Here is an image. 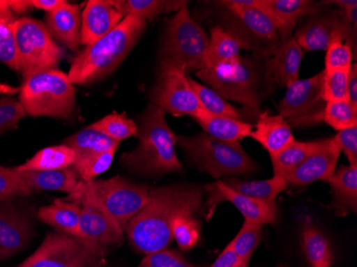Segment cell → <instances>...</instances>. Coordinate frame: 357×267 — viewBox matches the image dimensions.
<instances>
[{
    "instance_id": "6da1fadb",
    "label": "cell",
    "mask_w": 357,
    "mask_h": 267,
    "mask_svg": "<svg viewBox=\"0 0 357 267\" xmlns=\"http://www.w3.org/2000/svg\"><path fill=\"white\" fill-rule=\"evenodd\" d=\"M202 192L196 186L168 185L150 190V201L126 227L132 246L139 254L165 250L174 241L172 222L178 213L199 208Z\"/></svg>"
},
{
    "instance_id": "7a4b0ae2",
    "label": "cell",
    "mask_w": 357,
    "mask_h": 267,
    "mask_svg": "<svg viewBox=\"0 0 357 267\" xmlns=\"http://www.w3.org/2000/svg\"><path fill=\"white\" fill-rule=\"evenodd\" d=\"M147 26L137 16H124L119 25L90 46H86L72 62L69 76L72 84L90 85L114 73L128 57Z\"/></svg>"
},
{
    "instance_id": "3957f363",
    "label": "cell",
    "mask_w": 357,
    "mask_h": 267,
    "mask_svg": "<svg viewBox=\"0 0 357 267\" xmlns=\"http://www.w3.org/2000/svg\"><path fill=\"white\" fill-rule=\"evenodd\" d=\"M138 146L124 153L121 164L128 170L146 176H158L182 170L176 156V136L168 126L165 112L158 106H148L140 116Z\"/></svg>"
},
{
    "instance_id": "277c9868",
    "label": "cell",
    "mask_w": 357,
    "mask_h": 267,
    "mask_svg": "<svg viewBox=\"0 0 357 267\" xmlns=\"http://www.w3.org/2000/svg\"><path fill=\"white\" fill-rule=\"evenodd\" d=\"M20 102L27 116L70 119L75 112L76 96L68 74L43 70L24 78Z\"/></svg>"
},
{
    "instance_id": "5b68a950",
    "label": "cell",
    "mask_w": 357,
    "mask_h": 267,
    "mask_svg": "<svg viewBox=\"0 0 357 267\" xmlns=\"http://www.w3.org/2000/svg\"><path fill=\"white\" fill-rule=\"evenodd\" d=\"M208 37L188 13V8L170 20L160 46V68H172L188 75L206 69Z\"/></svg>"
},
{
    "instance_id": "8992f818",
    "label": "cell",
    "mask_w": 357,
    "mask_h": 267,
    "mask_svg": "<svg viewBox=\"0 0 357 267\" xmlns=\"http://www.w3.org/2000/svg\"><path fill=\"white\" fill-rule=\"evenodd\" d=\"M176 144L198 169L213 178L246 176L256 171V162L243 150L240 142H222L202 132L194 137H176Z\"/></svg>"
},
{
    "instance_id": "52a82bcc",
    "label": "cell",
    "mask_w": 357,
    "mask_h": 267,
    "mask_svg": "<svg viewBox=\"0 0 357 267\" xmlns=\"http://www.w3.org/2000/svg\"><path fill=\"white\" fill-rule=\"evenodd\" d=\"M196 76L226 100H232L250 109H258L261 104V68L252 58L241 56L227 66L200 70Z\"/></svg>"
},
{
    "instance_id": "ba28073f",
    "label": "cell",
    "mask_w": 357,
    "mask_h": 267,
    "mask_svg": "<svg viewBox=\"0 0 357 267\" xmlns=\"http://www.w3.org/2000/svg\"><path fill=\"white\" fill-rule=\"evenodd\" d=\"M14 42L16 72L24 78L43 70L56 69L64 56L63 49L54 41L45 24L39 20H17L14 28Z\"/></svg>"
},
{
    "instance_id": "9c48e42d",
    "label": "cell",
    "mask_w": 357,
    "mask_h": 267,
    "mask_svg": "<svg viewBox=\"0 0 357 267\" xmlns=\"http://www.w3.org/2000/svg\"><path fill=\"white\" fill-rule=\"evenodd\" d=\"M105 254L86 238L50 233L35 254L17 267H102Z\"/></svg>"
},
{
    "instance_id": "30bf717a",
    "label": "cell",
    "mask_w": 357,
    "mask_h": 267,
    "mask_svg": "<svg viewBox=\"0 0 357 267\" xmlns=\"http://www.w3.org/2000/svg\"><path fill=\"white\" fill-rule=\"evenodd\" d=\"M220 5L230 14L236 29H228L248 44L259 57L271 56L282 41L268 14L260 9V0H224Z\"/></svg>"
},
{
    "instance_id": "8fae6325",
    "label": "cell",
    "mask_w": 357,
    "mask_h": 267,
    "mask_svg": "<svg viewBox=\"0 0 357 267\" xmlns=\"http://www.w3.org/2000/svg\"><path fill=\"white\" fill-rule=\"evenodd\" d=\"M84 188L109 212L126 232L131 222L150 201V188L138 185L122 176L108 180H93L84 182Z\"/></svg>"
},
{
    "instance_id": "7c38bea8",
    "label": "cell",
    "mask_w": 357,
    "mask_h": 267,
    "mask_svg": "<svg viewBox=\"0 0 357 267\" xmlns=\"http://www.w3.org/2000/svg\"><path fill=\"white\" fill-rule=\"evenodd\" d=\"M80 206V229L83 238L107 252L108 247L123 242L124 231L117 220L78 181L75 190L64 199Z\"/></svg>"
},
{
    "instance_id": "4fadbf2b",
    "label": "cell",
    "mask_w": 357,
    "mask_h": 267,
    "mask_svg": "<svg viewBox=\"0 0 357 267\" xmlns=\"http://www.w3.org/2000/svg\"><path fill=\"white\" fill-rule=\"evenodd\" d=\"M323 72L307 78L298 79L287 87L284 98L278 105L280 116L294 128L312 125L322 121L326 102L322 96Z\"/></svg>"
},
{
    "instance_id": "5bb4252c",
    "label": "cell",
    "mask_w": 357,
    "mask_h": 267,
    "mask_svg": "<svg viewBox=\"0 0 357 267\" xmlns=\"http://www.w3.org/2000/svg\"><path fill=\"white\" fill-rule=\"evenodd\" d=\"M150 98L153 105L174 116L195 118L206 110L190 86L188 75L172 68H160Z\"/></svg>"
},
{
    "instance_id": "9a60e30c",
    "label": "cell",
    "mask_w": 357,
    "mask_h": 267,
    "mask_svg": "<svg viewBox=\"0 0 357 267\" xmlns=\"http://www.w3.org/2000/svg\"><path fill=\"white\" fill-rule=\"evenodd\" d=\"M356 26L349 23L340 11L320 12L308 16L296 33V40L303 51H326L335 40L352 45Z\"/></svg>"
},
{
    "instance_id": "2e32d148",
    "label": "cell",
    "mask_w": 357,
    "mask_h": 267,
    "mask_svg": "<svg viewBox=\"0 0 357 267\" xmlns=\"http://www.w3.org/2000/svg\"><path fill=\"white\" fill-rule=\"evenodd\" d=\"M204 190L208 196V216L214 212L218 204L228 201L240 211L246 222H254L262 227L266 224H275L278 222V210L276 204H268L240 194L225 185L222 181L204 186Z\"/></svg>"
},
{
    "instance_id": "e0dca14e",
    "label": "cell",
    "mask_w": 357,
    "mask_h": 267,
    "mask_svg": "<svg viewBox=\"0 0 357 267\" xmlns=\"http://www.w3.org/2000/svg\"><path fill=\"white\" fill-rule=\"evenodd\" d=\"M32 234L27 213L11 202H0V261L22 252L31 240Z\"/></svg>"
},
{
    "instance_id": "ac0fdd59",
    "label": "cell",
    "mask_w": 357,
    "mask_h": 267,
    "mask_svg": "<svg viewBox=\"0 0 357 267\" xmlns=\"http://www.w3.org/2000/svg\"><path fill=\"white\" fill-rule=\"evenodd\" d=\"M340 153L342 151L334 139H326L320 148L301 162L284 180L288 185L292 186H306L316 181H328L335 174Z\"/></svg>"
},
{
    "instance_id": "d6986e66",
    "label": "cell",
    "mask_w": 357,
    "mask_h": 267,
    "mask_svg": "<svg viewBox=\"0 0 357 267\" xmlns=\"http://www.w3.org/2000/svg\"><path fill=\"white\" fill-rule=\"evenodd\" d=\"M320 6L312 0H260V9L272 20L282 41L291 37L301 19L317 13Z\"/></svg>"
},
{
    "instance_id": "ffe728a7",
    "label": "cell",
    "mask_w": 357,
    "mask_h": 267,
    "mask_svg": "<svg viewBox=\"0 0 357 267\" xmlns=\"http://www.w3.org/2000/svg\"><path fill=\"white\" fill-rule=\"evenodd\" d=\"M123 19L108 0H90L82 12V44L92 45L115 29Z\"/></svg>"
},
{
    "instance_id": "44dd1931",
    "label": "cell",
    "mask_w": 357,
    "mask_h": 267,
    "mask_svg": "<svg viewBox=\"0 0 357 267\" xmlns=\"http://www.w3.org/2000/svg\"><path fill=\"white\" fill-rule=\"evenodd\" d=\"M46 28L52 38L76 52L82 44V10L66 1L55 11L46 13Z\"/></svg>"
},
{
    "instance_id": "7402d4cb",
    "label": "cell",
    "mask_w": 357,
    "mask_h": 267,
    "mask_svg": "<svg viewBox=\"0 0 357 267\" xmlns=\"http://www.w3.org/2000/svg\"><path fill=\"white\" fill-rule=\"evenodd\" d=\"M302 47L296 38L284 40L273 54L272 60L268 63V71L273 82L280 87L287 88L298 79L302 64Z\"/></svg>"
},
{
    "instance_id": "603a6c76",
    "label": "cell",
    "mask_w": 357,
    "mask_h": 267,
    "mask_svg": "<svg viewBox=\"0 0 357 267\" xmlns=\"http://www.w3.org/2000/svg\"><path fill=\"white\" fill-rule=\"evenodd\" d=\"M250 136L266 148L271 158L296 140L288 121L280 114L275 116L268 112L259 114L256 130Z\"/></svg>"
},
{
    "instance_id": "cb8c5ba5",
    "label": "cell",
    "mask_w": 357,
    "mask_h": 267,
    "mask_svg": "<svg viewBox=\"0 0 357 267\" xmlns=\"http://www.w3.org/2000/svg\"><path fill=\"white\" fill-rule=\"evenodd\" d=\"M210 33L206 53V69L234 63L241 57V49H250L245 42L220 26L212 28Z\"/></svg>"
},
{
    "instance_id": "d4e9b609",
    "label": "cell",
    "mask_w": 357,
    "mask_h": 267,
    "mask_svg": "<svg viewBox=\"0 0 357 267\" xmlns=\"http://www.w3.org/2000/svg\"><path fill=\"white\" fill-rule=\"evenodd\" d=\"M38 218L44 224L57 229L59 232L83 238L80 229V206L76 202L56 199L51 206L40 208Z\"/></svg>"
},
{
    "instance_id": "484cf974",
    "label": "cell",
    "mask_w": 357,
    "mask_h": 267,
    "mask_svg": "<svg viewBox=\"0 0 357 267\" xmlns=\"http://www.w3.org/2000/svg\"><path fill=\"white\" fill-rule=\"evenodd\" d=\"M333 192V206L338 216L357 211V166L339 168L328 178Z\"/></svg>"
},
{
    "instance_id": "4316f807",
    "label": "cell",
    "mask_w": 357,
    "mask_h": 267,
    "mask_svg": "<svg viewBox=\"0 0 357 267\" xmlns=\"http://www.w3.org/2000/svg\"><path fill=\"white\" fill-rule=\"evenodd\" d=\"M32 194L36 192H62L71 194L78 183L73 167L50 171H17Z\"/></svg>"
},
{
    "instance_id": "83f0119b",
    "label": "cell",
    "mask_w": 357,
    "mask_h": 267,
    "mask_svg": "<svg viewBox=\"0 0 357 267\" xmlns=\"http://www.w3.org/2000/svg\"><path fill=\"white\" fill-rule=\"evenodd\" d=\"M194 119L208 136L227 142H240V140L250 135L254 128L252 124L243 120L216 116L206 110L195 116Z\"/></svg>"
},
{
    "instance_id": "f1b7e54d",
    "label": "cell",
    "mask_w": 357,
    "mask_h": 267,
    "mask_svg": "<svg viewBox=\"0 0 357 267\" xmlns=\"http://www.w3.org/2000/svg\"><path fill=\"white\" fill-rule=\"evenodd\" d=\"M225 185L245 194L250 198L258 199L268 204H276L278 194L288 188V183L282 176H274L268 180L243 181L238 178H227L222 180Z\"/></svg>"
},
{
    "instance_id": "f546056e",
    "label": "cell",
    "mask_w": 357,
    "mask_h": 267,
    "mask_svg": "<svg viewBox=\"0 0 357 267\" xmlns=\"http://www.w3.org/2000/svg\"><path fill=\"white\" fill-rule=\"evenodd\" d=\"M76 154L64 144L48 146L32 156L25 164L14 167L16 171H50L73 166Z\"/></svg>"
},
{
    "instance_id": "4dcf8cb0",
    "label": "cell",
    "mask_w": 357,
    "mask_h": 267,
    "mask_svg": "<svg viewBox=\"0 0 357 267\" xmlns=\"http://www.w3.org/2000/svg\"><path fill=\"white\" fill-rule=\"evenodd\" d=\"M123 16L134 15L151 21L160 14L178 12L186 8V1H166V0H108Z\"/></svg>"
},
{
    "instance_id": "1f68e13d",
    "label": "cell",
    "mask_w": 357,
    "mask_h": 267,
    "mask_svg": "<svg viewBox=\"0 0 357 267\" xmlns=\"http://www.w3.org/2000/svg\"><path fill=\"white\" fill-rule=\"evenodd\" d=\"M303 250L310 267H332L334 252L326 234L312 224L302 230Z\"/></svg>"
},
{
    "instance_id": "d6a6232c",
    "label": "cell",
    "mask_w": 357,
    "mask_h": 267,
    "mask_svg": "<svg viewBox=\"0 0 357 267\" xmlns=\"http://www.w3.org/2000/svg\"><path fill=\"white\" fill-rule=\"evenodd\" d=\"M62 144L71 148L75 152L76 156H82L117 151L120 142L108 137L104 132L88 126L70 136Z\"/></svg>"
},
{
    "instance_id": "836d02e7",
    "label": "cell",
    "mask_w": 357,
    "mask_h": 267,
    "mask_svg": "<svg viewBox=\"0 0 357 267\" xmlns=\"http://www.w3.org/2000/svg\"><path fill=\"white\" fill-rule=\"evenodd\" d=\"M326 139L317 142H296L289 144L282 152L272 156L273 171L274 176L286 178L291 171L304 162L310 154L314 153L324 144Z\"/></svg>"
},
{
    "instance_id": "e575fe53",
    "label": "cell",
    "mask_w": 357,
    "mask_h": 267,
    "mask_svg": "<svg viewBox=\"0 0 357 267\" xmlns=\"http://www.w3.org/2000/svg\"><path fill=\"white\" fill-rule=\"evenodd\" d=\"M15 14L6 0H0V62L16 71L14 28L17 21Z\"/></svg>"
},
{
    "instance_id": "d590c367",
    "label": "cell",
    "mask_w": 357,
    "mask_h": 267,
    "mask_svg": "<svg viewBox=\"0 0 357 267\" xmlns=\"http://www.w3.org/2000/svg\"><path fill=\"white\" fill-rule=\"evenodd\" d=\"M196 210L178 213L172 222V238L183 252L192 250L200 240V222L194 217Z\"/></svg>"
},
{
    "instance_id": "8d00e7d4",
    "label": "cell",
    "mask_w": 357,
    "mask_h": 267,
    "mask_svg": "<svg viewBox=\"0 0 357 267\" xmlns=\"http://www.w3.org/2000/svg\"><path fill=\"white\" fill-rule=\"evenodd\" d=\"M188 82L194 89L195 93L197 96L202 107L212 114L216 116H228L232 119L242 120L243 112L236 109V107L228 103L222 96L213 89L202 85L200 82H196L188 75Z\"/></svg>"
},
{
    "instance_id": "74e56055",
    "label": "cell",
    "mask_w": 357,
    "mask_h": 267,
    "mask_svg": "<svg viewBox=\"0 0 357 267\" xmlns=\"http://www.w3.org/2000/svg\"><path fill=\"white\" fill-rule=\"evenodd\" d=\"M262 241V226L246 222L230 244L240 258L243 266L248 267L257 247Z\"/></svg>"
},
{
    "instance_id": "f35d334b",
    "label": "cell",
    "mask_w": 357,
    "mask_h": 267,
    "mask_svg": "<svg viewBox=\"0 0 357 267\" xmlns=\"http://www.w3.org/2000/svg\"><path fill=\"white\" fill-rule=\"evenodd\" d=\"M90 128L104 132L108 137L118 142H121L131 136L137 135L138 130L135 122L124 114H108L104 116L103 119L92 123Z\"/></svg>"
},
{
    "instance_id": "ab89813d",
    "label": "cell",
    "mask_w": 357,
    "mask_h": 267,
    "mask_svg": "<svg viewBox=\"0 0 357 267\" xmlns=\"http://www.w3.org/2000/svg\"><path fill=\"white\" fill-rule=\"evenodd\" d=\"M115 153L116 151H109L76 156L75 162L72 167L77 174L78 178H80V181L89 182L109 168Z\"/></svg>"
},
{
    "instance_id": "60d3db41",
    "label": "cell",
    "mask_w": 357,
    "mask_h": 267,
    "mask_svg": "<svg viewBox=\"0 0 357 267\" xmlns=\"http://www.w3.org/2000/svg\"><path fill=\"white\" fill-rule=\"evenodd\" d=\"M350 69L323 71L322 96L326 103L348 101V78Z\"/></svg>"
},
{
    "instance_id": "b9f144b4",
    "label": "cell",
    "mask_w": 357,
    "mask_h": 267,
    "mask_svg": "<svg viewBox=\"0 0 357 267\" xmlns=\"http://www.w3.org/2000/svg\"><path fill=\"white\" fill-rule=\"evenodd\" d=\"M322 121L340 132L357 126V112L348 101L331 102L324 106Z\"/></svg>"
},
{
    "instance_id": "7bdbcfd3",
    "label": "cell",
    "mask_w": 357,
    "mask_h": 267,
    "mask_svg": "<svg viewBox=\"0 0 357 267\" xmlns=\"http://www.w3.org/2000/svg\"><path fill=\"white\" fill-rule=\"evenodd\" d=\"M30 188L22 180L14 168L0 166V202L8 201L14 197L31 194Z\"/></svg>"
},
{
    "instance_id": "ee69618b",
    "label": "cell",
    "mask_w": 357,
    "mask_h": 267,
    "mask_svg": "<svg viewBox=\"0 0 357 267\" xmlns=\"http://www.w3.org/2000/svg\"><path fill=\"white\" fill-rule=\"evenodd\" d=\"M353 47L348 42L335 40L326 49V71L337 69H350L352 66Z\"/></svg>"
},
{
    "instance_id": "f6af8a7d",
    "label": "cell",
    "mask_w": 357,
    "mask_h": 267,
    "mask_svg": "<svg viewBox=\"0 0 357 267\" xmlns=\"http://www.w3.org/2000/svg\"><path fill=\"white\" fill-rule=\"evenodd\" d=\"M27 116L21 102L12 96L0 98V135L19 123Z\"/></svg>"
},
{
    "instance_id": "bcb514c9",
    "label": "cell",
    "mask_w": 357,
    "mask_h": 267,
    "mask_svg": "<svg viewBox=\"0 0 357 267\" xmlns=\"http://www.w3.org/2000/svg\"><path fill=\"white\" fill-rule=\"evenodd\" d=\"M140 267H199L190 264L176 250H162L147 254L140 263Z\"/></svg>"
},
{
    "instance_id": "7dc6e473",
    "label": "cell",
    "mask_w": 357,
    "mask_h": 267,
    "mask_svg": "<svg viewBox=\"0 0 357 267\" xmlns=\"http://www.w3.org/2000/svg\"><path fill=\"white\" fill-rule=\"evenodd\" d=\"M333 139L348 158L350 166H357V126L340 130Z\"/></svg>"
},
{
    "instance_id": "c3c4849f",
    "label": "cell",
    "mask_w": 357,
    "mask_h": 267,
    "mask_svg": "<svg viewBox=\"0 0 357 267\" xmlns=\"http://www.w3.org/2000/svg\"><path fill=\"white\" fill-rule=\"evenodd\" d=\"M326 5H334L339 8L344 19L349 23L356 25L357 22V1L356 0H333V1H324Z\"/></svg>"
},
{
    "instance_id": "681fc988",
    "label": "cell",
    "mask_w": 357,
    "mask_h": 267,
    "mask_svg": "<svg viewBox=\"0 0 357 267\" xmlns=\"http://www.w3.org/2000/svg\"><path fill=\"white\" fill-rule=\"evenodd\" d=\"M211 267H244L238 254L232 248L231 244L228 245L224 249V252L220 254L215 262Z\"/></svg>"
},
{
    "instance_id": "f907efd6",
    "label": "cell",
    "mask_w": 357,
    "mask_h": 267,
    "mask_svg": "<svg viewBox=\"0 0 357 267\" xmlns=\"http://www.w3.org/2000/svg\"><path fill=\"white\" fill-rule=\"evenodd\" d=\"M348 102L357 112V64L350 66L348 78Z\"/></svg>"
},
{
    "instance_id": "816d5d0a",
    "label": "cell",
    "mask_w": 357,
    "mask_h": 267,
    "mask_svg": "<svg viewBox=\"0 0 357 267\" xmlns=\"http://www.w3.org/2000/svg\"><path fill=\"white\" fill-rule=\"evenodd\" d=\"M33 9L43 10L46 13L55 11L60 6L66 3V0H29Z\"/></svg>"
},
{
    "instance_id": "f5cc1de1",
    "label": "cell",
    "mask_w": 357,
    "mask_h": 267,
    "mask_svg": "<svg viewBox=\"0 0 357 267\" xmlns=\"http://www.w3.org/2000/svg\"><path fill=\"white\" fill-rule=\"evenodd\" d=\"M8 3H9V7L11 8L12 11L15 15H20V14L27 13L30 10L33 9L30 5L29 0H19V1H15V0H8Z\"/></svg>"
},
{
    "instance_id": "db71d44e",
    "label": "cell",
    "mask_w": 357,
    "mask_h": 267,
    "mask_svg": "<svg viewBox=\"0 0 357 267\" xmlns=\"http://www.w3.org/2000/svg\"><path fill=\"white\" fill-rule=\"evenodd\" d=\"M278 267H287V266H284V265H280V266Z\"/></svg>"
},
{
    "instance_id": "11a10c76",
    "label": "cell",
    "mask_w": 357,
    "mask_h": 267,
    "mask_svg": "<svg viewBox=\"0 0 357 267\" xmlns=\"http://www.w3.org/2000/svg\"><path fill=\"white\" fill-rule=\"evenodd\" d=\"M102 267H103V266H102Z\"/></svg>"
}]
</instances>
